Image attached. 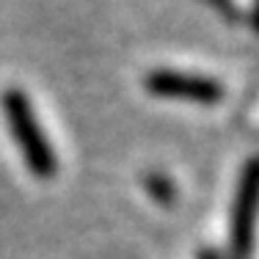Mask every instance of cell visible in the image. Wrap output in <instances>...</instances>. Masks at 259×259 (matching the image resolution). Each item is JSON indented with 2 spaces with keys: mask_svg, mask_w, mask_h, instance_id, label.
<instances>
[{
  "mask_svg": "<svg viewBox=\"0 0 259 259\" xmlns=\"http://www.w3.org/2000/svg\"><path fill=\"white\" fill-rule=\"evenodd\" d=\"M256 28H259V6H256Z\"/></svg>",
  "mask_w": 259,
  "mask_h": 259,
  "instance_id": "8992f818",
  "label": "cell"
},
{
  "mask_svg": "<svg viewBox=\"0 0 259 259\" xmlns=\"http://www.w3.org/2000/svg\"><path fill=\"white\" fill-rule=\"evenodd\" d=\"M0 108H3L9 130L14 135V144L22 152V157H25V165L30 168V174L39 177V180H50L58 171V157H55V149L47 141L45 130L39 127V119L33 113V105H30L28 94L20 89L3 91Z\"/></svg>",
  "mask_w": 259,
  "mask_h": 259,
  "instance_id": "6da1fadb",
  "label": "cell"
},
{
  "mask_svg": "<svg viewBox=\"0 0 259 259\" xmlns=\"http://www.w3.org/2000/svg\"><path fill=\"white\" fill-rule=\"evenodd\" d=\"M199 259H221V256H218V251H212V248H204V251L199 254Z\"/></svg>",
  "mask_w": 259,
  "mask_h": 259,
  "instance_id": "5b68a950",
  "label": "cell"
},
{
  "mask_svg": "<svg viewBox=\"0 0 259 259\" xmlns=\"http://www.w3.org/2000/svg\"><path fill=\"white\" fill-rule=\"evenodd\" d=\"M144 188H146V193H149L152 199L160 201V204H171V201L177 199L174 182H171L168 177H163V174H146Z\"/></svg>",
  "mask_w": 259,
  "mask_h": 259,
  "instance_id": "277c9868",
  "label": "cell"
},
{
  "mask_svg": "<svg viewBox=\"0 0 259 259\" xmlns=\"http://www.w3.org/2000/svg\"><path fill=\"white\" fill-rule=\"evenodd\" d=\"M144 85L149 94L163 100H185L196 105H215L224 100V85L218 80L177 69H152L144 77Z\"/></svg>",
  "mask_w": 259,
  "mask_h": 259,
  "instance_id": "3957f363",
  "label": "cell"
},
{
  "mask_svg": "<svg viewBox=\"0 0 259 259\" xmlns=\"http://www.w3.org/2000/svg\"><path fill=\"white\" fill-rule=\"evenodd\" d=\"M256 218H259V155L245 160L237 180V190H234L232 229H229L232 259H251L256 237Z\"/></svg>",
  "mask_w": 259,
  "mask_h": 259,
  "instance_id": "7a4b0ae2",
  "label": "cell"
}]
</instances>
